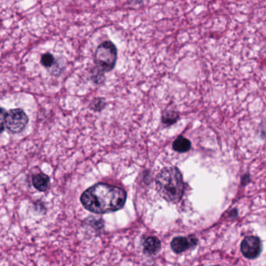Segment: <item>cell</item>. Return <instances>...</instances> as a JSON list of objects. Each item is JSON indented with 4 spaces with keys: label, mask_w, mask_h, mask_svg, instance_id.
I'll return each mask as SVG.
<instances>
[{
    "label": "cell",
    "mask_w": 266,
    "mask_h": 266,
    "mask_svg": "<svg viewBox=\"0 0 266 266\" xmlns=\"http://www.w3.org/2000/svg\"><path fill=\"white\" fill-rule=\"evenodd\" d=\"M197 244V237L194 235H190L189 237H175L172 240L171 248L176 254H180L183 251H187L188 249L194 248Z\"/></svg>",
    "instance_id": "8992f818"
},
{
    "label": "cell",
    "mask_w": 266,
    "mask_h": 266,
    "mask_svg": "<svg viewBox=\"0 0 266 266\" xmlns=\"http://www.w3.org/2000/svg\"><path fill=\"white\" fill-rule=\"evenodd\" d=\"M34 187L41 192H45L50 186V179L45 173H38L32 179Z\"/></svg>",
    "instance_id": "ba28073f"
},
{
    "label": "cell",
    "mask_w": 266,
    "mask_h": 266,
    "mask_svg": "<svg viewBox=\"0 0 266 266\" xmlns=\"http://www.w3.org/2000/svg\"><path fill=\"white\" fill-rule=\"evenodd\" d=\"M250 182H251V177H250L248 173L245 174L244 177H242L241 183L243 186H246V185L248 184Z\"/></svg>",
    "instance_id": "7c38bea8"
},
{
    "label": "cell",
    "mask_w": 266,
    "mask_h": 266,
    "mask_svg": "<svg viewBox=\"0 0 266 266\" xmlns=\"http://www.w3.org/2000/svg\"><path fill=\"white\" fill-rule=\"evenodd\" d=\"M156 190L166 201L177 203L184 193V183L181 172L176 167H167L158 173Z\"/></svg>",
    "instance_id": "7a4b0ae2"
},
{
    "label": "cell",
    "mask_w": 266,
    "mask_h": 266,
    "mask_svg": "<svg viewBox=\"0 0 266 266\" xmlns=\"http://www.w3.org/2000/svg\"><path fill=\"white\" fill-rule=\"evenodd\" d=\"M230 217H237V210H232L231 213H230Z\"/></svg>",
    "instance_id": "5bb4252c"
},
{
    "label": "cell",
    "mask_w": 266,
    "mask_h": 266,
    "mask_svg": "<svg viewBox=\"0 0 266 266\" xmlns=\"http://www.w3.org/2000/svg\"><path fill=\"white\" fill-rule=\"evenodd\" d=\"M144 1H145V0H127V3L130 4V6H136L143 4Z\"/></svg>",
    "instance_id": "4fadbf2b"
},
{
    "label": "cell",
    "mask_w": 266,
    "mask_h": 266,
    "mask_svg": "<svg viewBox=\"0 0 266 266\" xmlns=\"http://www.w3.org/2000/svg\"><path fill=\"white\" fill-rule=\"evenodd\" d=\"M144 252L147 254H156L161 248L160 240L156 237H149L144 241Z\"/></svg>",
    "instance_id": "52a82bcc"
},
{
    "label": "cell",
    "mask_w": 266,
    "mask_h": 266,
    "mask_svg": "<svg viewBox=\"0 0 266 266\" xmlns=\"http://www.w3.org/2000/svg\"><path fill=\"white\" fill-rule=\"evenodd\" d=\"M95 65L101 72H109L117 60V48L110 41H105L97 47L94 55Z\"/></svg>",
    "instance_id": "3957f363"
},
{
    "label": "cell",
    "mask_w": 266,
    "mask_h": 266,
    "mask_svg": "<svg viewBox=\"0 0 266 266\" xmlns=\"http://www.w3.org/2000/svg\"><path fill=\"white\" fill-rule=\"evenodd\" d=\"M126 194L123 189L106 184H97L81 196L84 207L96 214L118 211L124 206Z\"/></svg>",
    "instance_id": "6da1fadb"
},
{
    "label": "cell",
    "mask_w": 266,
    "mask_h": 266,
    "mask_svg": "<svg viewBox=\"0 0 266 266\" xmlns=\"http://www.w3.org/2000/svg\"><path fill=\"white\" fill-rule=\"evenodd\" d=\"M240 250L244 257L248 259H254L258 257L262 250L261 240L257 237H246L240 244Z\"/></svg>",
    "instance_id": "5b68a950"
},
{
    "label": "cell",
    "mask_w": 266,
    "mask_h": 266,
    "mask_svg": "<svg viewBox=\"0 0 266 266\" xmlns=\"http://www.w3.org/2000/svg\"><path fill=\"white\" fill-rule=\"evenodd\" d=\"M173 148L175 151L178 153H186L191 148V143L187 138L180 136L175 139L173 143Z\"/></svg>",
    "instance_id": "9c48e42d"
},
{
    "label": "cell",
    "mask_w": 266,
    "mask_h": 266,
    "mask_svg": "<svg viewBox=\"0 0 266 266\" xmlns=\"http://www.w3.org/2000/svg\"><path fill=\"white\" fill-rule=\"evenodd\" d=\"M179 119V115L176 112H169L167 113L164 114L163 115V118H162V120L163 122L167 126H170V125H173L175 122H176V121Z\"/></svg>",
    "instance_id": "30bf717a"
},
{
    "label": "cell",
    "mask_w": 266,
    "mask_h": 266,
    "mask_svg": "<svg viewBox=\"0 0 266 266\" xmlns=\"http://www.w3.org/2000/svg\"><path fill=\"white\" fill-rule=\"evenodd\" d=\"M41 63L43 66L46 68H49L53 65L55 63V58L53 55L50 53H45L42 55V58H41Z\"/></svg>",
    "instance_id": "8fae6325"
},
{
    "label": "cell",
    "mask_w": 266,
    "mask_h": 266,
    "mask_svg": "<svg viewBox=\"0 0 266 266\" xmlns=\"http://www.w3.org/2000/svg\"><path fill=\"white\" fill-rule=\"evenodd\" d=\"M4 122L6 127L10 132L19 133L28 125V118L22 109H13L4 115Z\"/></svg>",
    "instance_id": "277c9868"
}]
</instances>
